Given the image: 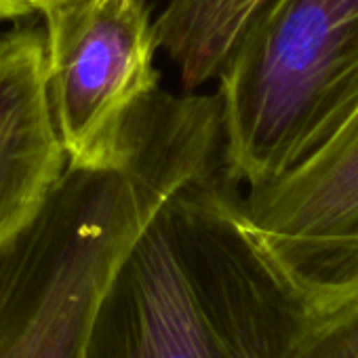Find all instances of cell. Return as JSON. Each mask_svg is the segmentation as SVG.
Returning a JSON list of instances; mask_svg holds the SVG:
<instances>
[{"label":"cell","instance_id":"obj_4","mask_svg":"<svg viewBox=\"0 0 358 358\" xmlns=\"http://www.w3.org/2000/svg\"><path fill=\"white\" fill-rule=\"evenodd\" d=\"M47 89L68 169L129 162L160 93L154 22L143 0H38Z\"/></svg>","mask_w":358,"mask_h":358},{"label":"cell","instance_id":"obj_3","mask_svg":"<svg viewBox=\"0 0 358 358\" xmlns=\"http://www.w3.org/2000/svg\"><path fill=\"white\" fill-rule=\"evenodd\" d=\"M215 78L226 177L291 173L358 110V0H266Z\"/></svg>","mask_w":358,"mask_h":358},{"label":"cell","instance_id":"obj_7","mask_svg":"<svg viewBox=\"0 0 358 358\" xmlns=\"http://www.w3.org/2000/svg\"><path fill=\"white\" fill-rule=\"evenodd\" d=\"M266 0H169L154 22L158 49L175 64L184 89L213 80Z\"/></svg>","mask_w":358,"mask_h":358},{"label":"cell","instance_id":"obj_6","mask_svg":"<svg viewBox=\"0 0 358 358\" xmlns=\"http://www.w3.org/2000/svg\"><path fill=\"white\" fill-rule=\"evenodd\" d=\"M66 171L47 89L45 34H0V243L41 211Z\"/></svg>","mask_w":358,"mask_h":358},{"label":"cell","instance_id":"obj_1","mask_svg":"<svg viewBox=\"0 0 358 358\" xmlns=\"http://www.w3.org/2000/svg\"><path fill=\"white\" fill-rule=\"evenodd\" d=\"M241 196L222 158L177 188L108 276L78 358H358V285L297 280Z\"/></svg>","mask_w":358,"mask_h":358},{"label":"cell","instance_id":"obj_5","mask_svg":"<svg viewBox=\"0 0 358 358\" xmlns=\"http://www.w3.org/2000/svg\"><path fill=\"white\" fill-rule=\"evenodd\" d=\"M241 211L253 238L297 280L358 285V110L310 160L247 190Z\"/></svg>","mask_w":358,"mask_h":358},{"label":"cell","instance_id":"obj_9","mask_svg":"<svg viewBox=\"0 0 358 358\" xmlns=\"http://www.w3.org/2000/svg\"><path fill=\"white\" fill-rule=\"evenodd\" d=\"M36 3H38V0H36Z\"/></svg>","mask_w":358,"mask_h":358},{"label":"cell","instance_id":"obj_2","mask_svg":"<svg viewBox=\"0 0 358 358\" xmlns=\"http://www.w3.org/2000/svg\"><path fill=\"white\" fill-rule=\"evenodd\" d=\"M217 160L215 95L158 93L124 166L66 169L32 222L0 243V358H78L93 306L129 245Z\"/></svg>","mask_w":358,"mask_h":358},{"label":"cell","instance_id":"obj_8","mask_svg":"<svg viewBox=\"0 0 358 358\" xmlns=\"http://www.w3.org/2000/svg\"><path fill=\"white\" fill-rule=\"evenodd\" d=\"M36 11V0H0V22L24 17Z\"/></svg>","mask_w":358,"mask_h":358}]
</instances>
